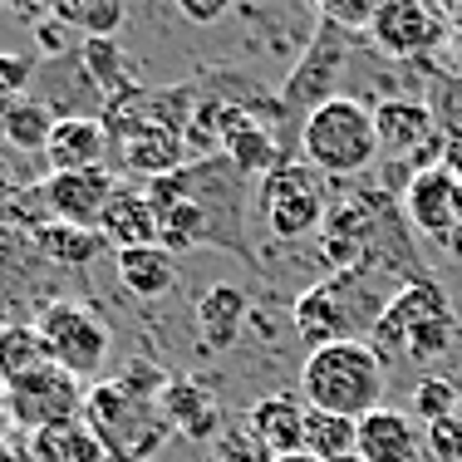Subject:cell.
Masks as SVG:
<instances>
[{"label": "cell", "instance_id": "6da1fadb", "mask_svg": "<svg viewBox=\"0 0 462 462\" xmlns=\"http://www.w3.org/2000/svg\"><path fill=\"white\" fill-rule=\"evenodd\" d=\"M403 276L379 266H355V271H335V276L305 285L291 305V325L310 349L339 345V339H369L379 315L389 310V300L403 291Z\"/></svg>", "mask_w": 462, "mask_h": 462}, {"label": "cell", "instance_id": "7a4b0ae2", "mask_svg": "<svg viewBox=\"0 0 462 462\" xmlns=\"http://www.w3.org/2000/svg\"><path fill=\"white\" fill-rule=\"evenodd\" d=\"M300 399L315 413H335V418H349V423L379 413L383 399H389L383 355L369 339H339V345L310 349L300 365Z\"/></svg>", "mask_w": 462, "mask_h": 462}, {"label": "cell", "instance_id": "3957f363", "mask_svg": "<svg viewBox=\"0 0 462 462\" xmlns=\"http://www.w3.org/2000/svg\"><path fill=\"white\" fill-rule=\"evenodd\" d=\"M457 335H462V320L453 310V295L433 276H423V281H409L389 300L369 345L383 359H399V365H438L457 345Z\"/></svg>", "mask_w": 462, "mask_h": 462}, {"label": "cell", "instance_id": "277c9868", "mask_svg": "<svg viewBox=\"0 0 462 462\" xmlns=\"http://www.w3.org/2000/svg\"><path fill=\"white\" fill-rule=\"evenodd\" d=\"M300 162H310L320 178H359L379 162V128H374V108L359 98L339 94L320 104L300 124Z\"/></svg>", "mask_w": 462, "mask_h": 462}, {"label": "cell", "instance_id": "5b68a950", "mask_svg": "<svg viewBox=\"0 0 462 462\" xmlns=\"http://www.w3.org/2000/svg\"><path fill=\"white\" fill-rule=\"evenodd\" d=\"M84 423L98 433L108 457H128V462H158V448L172 438L158 399L128 389L124 379L89 383V393H84Z\"/></svg>", "mask_w": 462, "mask_h": 462}, {"label": "cell", "instance_id": "8992f818", "mask_svg": "<svg viewBox=\"0 0 462 462\" xmlns=\"http://www.w3.org/2000/svg\"><path fill=\"white\" fill-rule=\"evenodd\" d=\"M256 217L266 226L271 241H305L320 236L325 217H329V187L310 162L291 158L281 168H271L256 187Z\"/></svg>", "mask_w": 462, "mask_h": 462}, {"label": "cell", "instance_id": "52a82bcc", "mask_svg": "<svg viewBox=\"0 0 462 462\" xmlns=\"http://www.w3.org/2000/svg\"><path fill=\"white\" fill-rule=\"evenodd\" d=\"M349 45H355V35H349V30L329 25V20H315L310 45H305V54L295 60V69L285 74V84H281V94H276V98H281V108H285V118H291L295 128H300L320 104L339 98V94H335V84L345 79Z\"/></svg>", "mask_w": 462, "mask_h": 462}, {"label": "cell", "instance_id": "ba28073f", "mask_svg": "<svg viewBox=\"0 0 462 462\" xmlns=\"http://www.w3.org/2000/svg\"><path fill=\"white\" fill-rule=\"evenodd\" d=\"M35 329H40V339H45L50 359L64 374H74V379H94V374L108 365L114 335H108L104 315L89 310L84 300H50L45 310H40Z\"/></svg>", "mask_w": 462, "mask_h": 462}, {"label": "cell", "instance_id": "9c48e42d", "mask_svg": "<svg viewBox=\"0 0 462 462\" xmlns=\"http://www.w3.org/2000/svg\"><path fill=\"white\" fill-rule=\"evenodd\" d=\"M374 128H379V158L403 162V168H438L443 162V134L428 104L418 98H383L374 108Z\"/></svg>", "mask_w": 462, "mask_h": 462}, {"label": "cell", "instance_id": "30bf717a", "mask_svg": "<svg viewBox=\"0 0 462 462\" xmlns=\"http://www.w3.org/2000/svg\"><path fill=\"white\" fill-rule=\"evenodd\" d=\"M84 379L64 374L60 365L30 374L25 383L5 389V418L20 428V433H40V428H54V423H69V418H84Z\"/></svg>", "mask_w": 462, "mask_h": 462}, {"label": "cell", "instance_id": "8fae6325", "mask_svg": "<svg viewBox=\"0 0 462 462\" xmlns=\"http://www.w3.org/2000/svg\"><path fill=\"white\" fill-rule=\"evenodd\" d=\"M403 217H409L418 236L453 246L462 236V172L443 168V162L413 172L409 187H403Z\"/></svg>", "mask_w": 462, "mask_h": 462}, {"label": "cell", "instance_id": "7c38bea8", "mask_svg": "<svg viewBox=\"0 0 462 462\" xmlns=\"http://www.w3.org/2000/svg\"><path fill=\"white\" fill-rule=\"evenodd\" d=\"M443 35H448V15L433 10L428 0H383L374 25H369L374 50L399 54V60L428 54L433 45H443Z\"/></svg>", "mask_w": 462, "mask_h": 462}, {"label": "cell", "instance_id": "4fadbf2b", "mask_svg": "<svg viewBox=\"0 0 462 462\" xmlns=\"http://www.w3.org/2000/svg\"><path fill=\"white\" fill-rule=\"evenodd\" d=\"M158 409L168 418V428L178 438H192V443H212L217 433L226 428L222 399H217L212 383L192 379V374H172L168 389L158 393Z\"/></svg>", "mask_w": 462, "mask_h": 462}, {"label": "cell", "instance_id": "5bb4252c", "mask_svg": "<svg viewBox=\"0 0 462 462\" xmlns=\"http://www.w3.org/2000/svg\"><path fill=\"white\" fill-rule=\"evenodd\" d=\"M118 178L108 168H84V172H50L45 178V202L54 222H69V226H94L104 217L108 197H114Z\"/></svg>", "mask_w": 462, "mask_h": 462}, {"label": "cell", "instance_id": "9a60e30c", "mask_svg": "<svg viewBox=\"0 0 462 462\" xmlns=\"http://www.w3.org/2000/svg\"><path fill=\"white\" fill-rule=\"evenodd\" d=\"M305 418H310V403L300 399V389H276V393H261L256 403L246 409V428L266 443L271 457L285 453H305Z\"/></svg>", "mask_w": 462, "mask_h": 462}, {"label": "cell", "instance_id": "2e32d148", "mask_svg": "<svg viewBox=\"0 0 462 462\" xmlns=\"http://www.w3.org/2000/svg\"><path fill=\"white\" fill-rule=\"evenodd\" d=\"M423 428H418L413 413L389 409L383 403L379 413L359 418V438H355V457L365 462H423Z\"/></svg>", "mask_w": 462, "mask_h": 462}, {"label": "cell", "instance_id": "e0dca14e", "mask_svg": "<svg viewBox=\"0 0 462 462\" xmlns=\"http://www.w3.org/2000/svg\"><path fill=\"white\" fill-rule=\"evenodd\" d=\"M192 320H197V339H202L207 355H226V349L241 339L246 320H251V295L241 291V285H231V281H217L212 291L197 295Z\"/></svg>", "mask_w": 462, "mask_h": 462}, {"label": "cell", "instance_id": "ac0fdd59", "mask_svg": "<svg viewBox=\"0 0 462 462\" xmlns=\"http://www.w3.org/2000/svg\"><path fill=\"white\" fill-rule=\"evenodd\" d=\"M108 158V128L98 114H60L45 148L50 172H84V168H104Z\"/></svg>", "mask_w": 462, "mask_h": 462}, {"label": "cell", "instance_id": "d6986e66", "mask_svg": "<svg viewBox=\"0 0 462 462\" xmlns=\"http://www.w3.org/2000/svg\"><path fill=\"white\" fill-rule=\"evenodd\" d=\"M98 236L114 251H134V246H158V212H152L148 192L134 182H118L108 197L104 217H98Z\"/></svg>", "mask_w": 462, "mask_h": 462}, {"label": "cell", "instance_id": "ffe728a7", "mask_svg": "<svg viewBox=\"0 0 462 462\" xmlns=\"http://www.w3.org/2000/svg\"><path fill=\"white\" fill-rule=\"evenodd\" d=\"M118 261V281L128 295L138 300H162L178 291V256L162 246H134V251H114Z\"/></svg>", "mask_w": 462, "mask_h": 462}, {"label": "cell", "instance_id": "44dd1931", "mask_svg": "<svg viewBox=\"0 0 462 462\" xmlns=\"http://www.w3.org/2000/svg\"><path fill=\"white\" fill-rule=\"evenodd\" d=\"M104 443L84 418H69V423L40 428V433L25 438V462H104Z\"/></svg>", "mask_w": 462, "mask_h": 462}, {"label": "cell", "instance_id": "7402d4cb", "mask_svg": "<svg viewBox=\"0 0 462 462\" xmlns=\"http://www.w3.org/2000/svg\"><path fill=\"white\" fill-rule=\"evenodd\" d=\"M30 246L40 251L45 261H54V266H89V261H98L108 251V241L98 236L94 226H69V222H45L40 231H30Z\"/></svg>", "mask_w": 462, "mask_h": 462}, {"label": "cell", "instance_id": "603a6c76", "mask_svg": "<svg viewBox=\"0 0 462 462\" xmlns=\"http://www.w3.org/2000/svg\"><path fill=\"white\" fill-rule=\"evenodd\" d=\"M50 365L54 359H50V349H45L35 325L15 320V325L0 329V389H15V383H25L30 374H40Z\"/></svg>", "mask_w": 462, "mask_h": 462}, {"label": "cell", "instance_id": "cb8c5ba5", "mask_svg": "<svg viewBox=\"0 0 462 462\" xmlns=\"http://www.w3.org/2000/svg\"><path fill=\"white\" fill-rule=\"evenodd\" d=\"M50 15L60 25H69L79 40H114L124 30L128 10H124V0H54Z\"/></svg>", "mask_w": 462, "mask_h": 462}, {"label": "cell", "instance_id": "d4e9b609", "mask_svg": "<svg viewBox=\"0 0 462 462\" xmlns=\"http://www.w3.org/2000/svg\"><path fill=\"white\" fill-rule=\"evenodd\" d=\"M54 124H60L54 104H45V98H15V104L5 108L0 138H5L10 148H20V152H45Z\"/></svg>", "mask_w": 462, "mask_h": 462}, {"label": "cell", "instance_id": "484cf974", "mask_svg": "<svg viewBox=\"0 0 462 462\" xmlns=\"http://www.w3.org/2000/svg\"><path fill=\"white\" fill-rule=\"evenodd\" d=\"M74 60H79V69L89 74L94 89L104 98L134 89V60H128L114 40H79V54H74Z\"/></svg>", "mask_w": 462, "mask_h": 462}, {"label": "cell", "instance_id": "4316f807", "mask_svg": "<svg viewBox=\"0 0 462 462\" xmlns=\"http://www.w3.org/2000/svg\"><path fill=\"white\" fill-rule=\"evenodd\" d=\"M355 438H359V423H349V418L315 413V409H310V418H305V453L320 457V462L355 457Z\"/></svg>", "mask_w": 462, "mask_h": 462}, {"label": "cell", "instance_id": "83f0119b", "mask_svg": "<svg viewBox=\"0 0 462 462\" xmlns=\"http://www.w3.org/2000/svg\"><path fill=\"white\" fill-rule=\"evenodd\" d=\"M453 413H462V389L453 379L428 374V379L413 383V418H423V428L438 423V418H453Z\"/></svg>", "mask_w": 462, "mask_h": 462}, {"label": "cell", "instance_id": "f1b7e54d", "mask_svg": "<svg viewBox=\"0 0 462 462\" xmlns=\"http://www.w3.org/2000/svg\"><path fill=\"white\" fill-rule=\"evenodd\" d=\"M212 457L217 462H271L266 443L246 428V418H241V423H226L222 433L212 438Z\"/></svg>", "mask_w": 462, "mask_h": 462}, {"label": "cell", "instance_id": "f546056e", "mask_svg": "<svg viewBox=\"0 0 462 462\" xmlns=\"http://www.w3.org/2000/svg\"><path fill=\"white\" fill-rule=\"evenodd\" d=\"M315 5H320V20L349 30V35H359V30L374 25V15H379L383 0H315Z\"/></svg>", "mask_w": 462, "mask_h": 462}, {"label": "cell", "instance_id": "4dcf8cb0", "mask_svg": "<svg viewBox=\"0 0 462 462\" xmlns=\"http://www.w3.org/2000/svg\"><path fill=\"white\" fill-rule=\"evenodd\" d=\"M423 448H428L433 462H462V413L428 423L423 428Z\"/></svg>", "mask_w": 462, "mask_h": 462}, {"label": "cell", "instance_id": "1f68e13d", "mask_svg": "<svg viewBox=\"0 0 462 462\" xmlns=\"http://www.w3.org/2000/svg\"><path fill=\"white\" fill-rule=\"evenodd\" d=\"M35 40H40V54L45 60H64V54H79V45H74V30L69 25H60L54 15H45L35 25Z\"/></svg>", "mask_w": 462, "mask_h": 462}, {"label": "cell", "instance_id": "d6a6232c", "mask_svg": "<svg viewBox=\"0 0 462 462\" xmlns=\"http://www.w3.org/2000/svg\"><path fill=\"white\" fill-rule=\"evenodd\" d=\"M178 10L192 25H217V20L231 10V0H178Z\"/></svg>", "mask_w": 462, "mask_h": 462}, {"label": "cell", "instance_id": "836d02e7", "mask_svg": "<svg viewBox=\"0 0 462 462\" xmlns=\"http://www.w3.org/2000/svg\"><path fill=\"white\" fill-rule=\"evenodd\" d=\"M50 5H54V0H0V10H10V15L30 20V25H40V20L50 15Z\"/></svg>", "mask_w": 462, "mask_h": 462}, {"label": "cell", "instance_id": "e575fe53", "mask_svg": "<svg viewBox=\"0 0 462 462\" xmlns=\"http://www.w3.org/2000/svg\"><path fill=\"white\" fill-rule=\"evenodd\" d=\"M20 187H25V182H20V178H15V168H10V162H5V158H0V207H5V202H10V197H15V192H20Z\"/></svg>", "mask_w": 462, "mask_h": 462}, {"label": "cell", "instance_id": "d590c367", "mask_svg": "<svg viewBox=\"0 0 462 462\" xmlns=\"http://www.w3.org/2000/svg\"><path fill=\"white\" fill-rule=\"evenodd\" d=\"M0 462H20V453L10 448V438H5V433H0Z\"/></svg>", "mask_w": 462, "mask_h": 462}, {"label": "cell", "instance_id": "8d00e7d4", "mask_svg": "<svg viewBox=\"0 0 462 462\" xmlns=\"http://www.w3.org/2000/svg\"><path fill=\"white\" fill-rule=\"evenodd\" d=\"M271 462H320V457H310V453H285V457H271Z\"/></svg>", "mask_w": 462, "mask_h": 462}, {"label": "cell", "instance_id": "74e56055", "mask_svg": "<svg viewBox=\"0 0 462 462\" xmlns=\"http://www.w3.org/2000/svg\"><path fill=\"white\" fill-rule=\"evenodd\" d=\"M5 108H10V104H0V124H5Z\"/></svg>", "mask_w": 462, "mask_h": 462}, {"label": "cell", "instance_id": "f35d334b", "mask_svg": "<svg viewBox=\"0 0 462 462\" xmlns=\"http://www.w3.org/2000/svg\"><path fill=\"white\" fill-rule=\"evenodd\" d=\"M104 462H128V457H104Z\"/></svg>", "mask_w": 462, "mask_h": 462}, {"label": "cell", "instance_id": "ab89813d", "mask_svg": "<svg viewBox=\"0 0 462 462\" xmlns=\"http://www.w3.org/2000/svg\"><path fill=\"white\" fill-rule=\"evenodd\" d=\"M345 462H365V457H345Z\"/></svg>", "mask_w": 462, "mask_h": 462}, {"label": "cell", "instance_id": "60d3db41", "mask_svg": "<svg viewBox=\"0 0 462 462\" xmlns=\"http://www.w3.org/2000/svg\"><path fill=\"white\" fill-rule=\"evenodd\" d=\"M5 325H10V320H0V329H5Z\"/></svg>", "mask_w": 462, "mask_h": 462}, {"label": "cell", "instance_id": "b9f144b4", "mask_svg": "<svg viewBox=\"0 0 462 462\" xmlns=\"http://www.w3.org/2000/svg\"><path fill=\"white\" fill-rule=\"evenodd\" d=\"M158 462H162V457H158Z\"/></svg>", "mask_w": 462, "mask_h": 462}]
</instances>
